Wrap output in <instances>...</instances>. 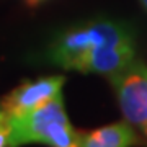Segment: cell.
Wrapping results in <instances>:
<instances>
[{
  "mask_svg": "<svg viewBox=\"0 0 147 147\" xmlns=\"http://www.w3.org/2000/svg\"><path fill=\"white\" fill-rule=\"evenodd\" d=\"M49 57L65 70L110 79L136 61L134 34L121 21H88L59 34L49 47Z\"/></svg>",
  "mask_w": 147,
  "mask_h": 147,
  "instance_id": "6da1fadb",
  "label": "cell"
},
{
  "mask_svg": "<svg viewBox=\"0 0 147 147\" xmlns=\"http://www.w3.org/2000/svg\"><path fill=\"white\" fill-rule=\"evenodd\" d=\"M10 146L41 142L54 147L82 146V134L69 123L62 93L23 116L10 118Z\"/></svg>",
  "mask_w": 147,
  "mask_h": 147,
  "instance_id": "7a4b0ae2",
  "label": "cell"
},
{
  "mask_svg": "<svg viewBox=\"0 0 147 147\" xmlns=\"http://www.w3.org/2000/svg\"><path fill=\"white\" fill-rule=\"evenodd\" d=\"M119 100L121 111L129 123L147 124V67L139 61L110 77Z\"/></svg>",
  "mask_w": 147,
  "mask_h": 147,
  "instance_id": "3957f363",
  "label": "cell"
},
{
  "mask_svg": "<svg viewBox=\"0 0 147 147\" xmlns=\"http://www.w3.org/2000/svg\"><path fill=\"white\" fill-rule=\"evenodd\" d=\"M64 82L65 79L62 75H49L36 80H26L13 88L2 100V108L8 113L10 118L26 115L54 98L57 93H62Z\"/></svg>",
  "mask_w": 147,
  "mask_h": 147,
  "instance_id": "277c9868",
  "label": "cell"
},
{
  "mask_svg": "<svg viewBox=\"0 0 147 147\" xmlns=\"http://www.w3.org/2000/svg\"><path fill=\"white\" fill-rule=\"evenodd\" d=\"M136 134L126 123H115L82 134V146L87 147H126L134 144Z\"/></svg>",
  "mask_w": 147,
  "mask_h": 147,
  "instance_id": "5b68a950",
  "label": "cell"
},
{
  "mask_svg": "<svg viewBox=\"0 0 147 147\" xmlns=\"http://www.w3.org/2000/svg\"><path fill=\"white\" fill-rule=\"evenodd\" d=\"M10 132H11L10 116L3 108H0V147L10 146Z\"/></svg>",
  "mask_w": 147,
  "mask_h": 147,
  "instance_id": "8992f818",
  "label": "cell"
},
{
  "mask_svg": "<svg viewBox=\"0 0 147 147\" xmlns=\"http://www.w3.org/2000/svg\"><path fill=\"white\" fill-rule=\"evenodd\" d=\"M139 3H141L142 8H144V10L147 11V0H139Z\"/></svg>",
  "mask_w": 147,
  "mask_h": 147,
  "instance_id": "52a82bcc",
  "label": "cell"
},
{
  "mask_svg": "<svg viewBox=\"0 0 147 147\" xmlns=\"http://www.w3.org/2000/svg\"><path fill=\"white\" fill-rule=\"evenodd\" d=\"M39 2H42V0H28L30 5H36V3H39Z\"/></svg>",
  "mask_w": 147,
  "mask_h": 147,
  "instance_id": "ba28073f",
  "label": "cell"
},
{
  "mask_svg": "<svg viewBox=\"0 0 147 147\" xmlns=\"http://www.w3.org/2000/svg\"><path fill=\"white\" fill-rule=\"evenodd\" d=\"M144 132H146V136H147V124L144 126Z\"/></svg>",
  "mask_w": 147,
  "mask_h": 147,
  "instance_id": "9c48e42d",
  "label": "cell"
}]
</instances>
